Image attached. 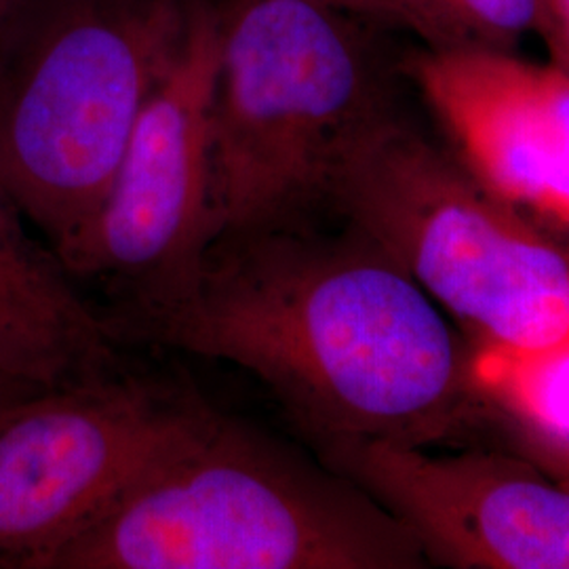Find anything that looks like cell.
<instances>
[{
    "instance_id": "cell-16",
    "label": "cell",
    "mask_w": 569,
    "mask_h": 569,
    "mask_svg": "<svg viewBox=\"0 0 569 569\" xmlns=\"http://www.w3.org/2000/svg\"><path fill=\"white\" fill-rule=\"evenodd\" d=\"M26 0H0V42L4 41L9 28L13 26V21L20 13L21 4Z\"/></svg>"
},
{
    "instance_id": "cell-4",
    "label": "cell",
    "mask_w": 569,
    "mask_h": 569,
    "mask_svg": "<svg viewBox=\"0 0 569 569\" xmlns=\"http://www.w3.org/2000/svg\"><path fill=\"white\" fill-rule=\"evenodd\" d=\"M218 0H26L0 42V186L61 256Z\"/></svg>"
},
{
    "instance_id": "cell-7",
    "label": "cell",
    "mask_w": 569,
    "mask_h": 569,
    "mask_svg": "<svg viewBox=\"0 0 569 569\" xmlns=\"http://www.w3.org/2000/svg\"><path fill=\"white\" fill-rule=\"evenodd\" d=\"M222 0L159 84L93 218L60 256L74 279L124 289V308L180 298L216 239L211 108Z\"/></svg>"
},
{
    "instance_id": "cell-13",
    "label": "cell",
    "mask_w": 569,
    "mask_h": 569,
    "mask_svg": "<svg viewBox=\"0 0 569 569\" xmlns=\"http://www.w3.org/2000/svg\"><path fill=\"white\" fill-rule=\"evenodd\" d=\"M327 9L367 21L376 28L403 30L416 37L422 47H430L432 37L416 0H306Z\"/></svg>"
},
{
    "instance_id": "cell-14",
    "label": "cell",
    "mask_w": 569,
    "mask_h": 569,
    "mask_svg": "<svg viewBox=\"0 0 569 569\" xmlns=\"http://www.w3.org/2000/svg\"><path fill=\"white\" fill-rule=\"evenodd\" d=\"M538 39L547 44L549 60L569 70V0H542Z\"/></svg>"
},
{
    "instance_id": "cell-6",
    "label": "cell",
    "mask_w": 569,
    "mask_h": 569,
    "mask_svg": "<svg viewBox=\"0 0 569 569\" xmlns=\"http://www.w3.org/2000/svg\"><path fill=\"white\" fill-rule=\"evenodd\" d=\"M121 371L0 407V569H47L203 416Z\"/></svg>"
},
{
    "instance_id": "cell-15",
    "label": "cell",
    "mask_w": 569,
    "mask_h": 569,
    "mask_svg": "<svg viewBox=\"0 0 569 569\" xmlns=\"http://www.w3.org/2000/svg\"><path fill=\"white\" fill-rule=\"evenodd\" d=\"M510 439L515 443V449L523 453L531 462H536L545 472H549L555 481L569 489V449L549 446L536 439H528L521 435H512Z\"/></svg>"
},
{
    "instance_id": "cell-12",
    "label": "cell",
    "mask_w": 569,
    "mask_h": 569,
    "mask_svg": "<svg viewBox=\"0 0 569 569\" xmlns=\"http://www.w3.org/2000/svg\"><path fill=\"white\" fill-rule=\"evenodd\" d=\"M428 28L430 49L519 51L542 28V0H416Z\"/></svg>"
},
{
    "instance_id": "cell-10",
    "label": "cell",
    "mask_w": 569,
    "mask_h": 569,
    "mask_svg": "<svg viewBox=\"0 0 569 569\" xmlns=\"http://www.w3.org/2000/svg\"><path fill=\"white\" fill-rule=\"evenodd\" d=\"M0 186V401L77 387L119 371V336Z\"/></svg>"
},
{
    "instance_id": "cell-9",
    "label": "cell",
    "mask_w": 569,
    "mask_h": 569,
    "mask_svg": "<svg viewBox=\"0 0 569 569\" xmlns=\"http://www.w3.org/2000/svg\"><path fill=\"white\" fill-rule=\"evenodd\" d=\"M401 72L479 182L569 234V70L519 51L420 44Z\"/></svg>"
},
{
    "instance_id": "cell-5",
    "label": "cell",
    "mask_w": 569,
    "mask_h": 569,
    "mask_svg": "<svg viewBox=\"0 0 569 569\" xmlns=\"http://www.w3.org/2000/svg\"><path fill=\"white\" fill-rule=\"evenodd\" d=\"M329 216L409 272L472 352L569 342V234L496 197L397 110L352 146Z\"/></svg>"
},
{
    "instance_id": "cell-3",
    "label": "cell",
    "mask_w": 569,
    "mask_h": 569,
    "mask_svg": "<svg viewBox=\"0 0 569 569\" xmlns=\"http://www.w3.org/2000/svg\"><path fill=\"white\" fill-rule=\"evenodd\" d=\"M373 28L306 0H222L211 108L216 239L329 216L348 152L397 110Z\"/></svg>"
},
{
    "instance_id": "cell-2",
    "label": "cell",
    "mask_w": 569,
    "mask_h": 569,
    "mask_svg": "<svg viewBox=\"0 0 569 569\" xmlns=\"http://www.w3.org/2000/svg\"><path fill=\"white\" fill-rule=\"evenodd\" d=\"M425 568L366 489L207 407L47 569Z\"/></svg>"
},
{
    "instance_id": "cell-17",
    "label": "cell",
    "mask_w": 569,
    "mask_h": 569,
    "mask_svg": "<svg viewBox=\"0 0 569 569\" xmlns=\"http://www.w3.org/2000/svg\"><path fill=\"white\" fill-rule=\"evenodd\" d=\"M4 406V403H2V401H0V407Z\"/></svg>"
},
{
    "instance_id": "cell-1",
    "label": "cell",
    "mask_w": 569,
    "mask_h": 569,
    "mask_svg": "<svg viewBox=\"0 0 569 569\" xmlns=\"http://www.w3.org/2000/svg\"><path fill=\"white\" fill-rule=\"evenodd\" d=\"M143 340L241 367L312 446L439 448L483 411L470 346L399 262L342 224L256 230L209 244L180 298L108 317Z\"/></svg>"
},
{
    "instance_id": "cell-11",
    "label": "cell",
    "mask_w": 569,
    "mask_h": 569,
    "mask_svg": "<svg viewBox=\"0 0 569 569\" xmlns=\"http://www.w3.org/2000/svg\"><path fill=\"white\" fill-rule=\"evenodd\" d=\"M470 373L512 435L569 449V342L533 352L470 350Z\"/></svg>"
},
{
    "instance_id": "cell-8",
    "label": "cell",
    "mask_w": 569,
    "mask_h": 569,
    "mask_svg": "<svg viewBox=\"0 0 569 569\" xmlns=\"http://www.w3.org/2000/svg\"><path fill=\"white\" fill-rule=\"evenodd\" d=\"M312 448L407 528L430 566L569 569V489L517 449L390 441Z\"/></svg>"
}]
</instances>
